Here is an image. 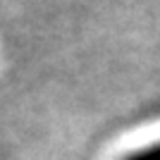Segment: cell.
I'll return each mask as SVG.
<instances>
[{
	"instance_id": "cell-1",
	"label": "cell",
	"mask_w": 160,
	"mask_h": 160,
	"mask_svg": "<svg viewBox=\"0 0 160 160\" xmlns=\"http://www.w3.org/2000/svg\"><path fill=\"white\" fill-rule=\"evenodd\" d=\"M124 160H160V141L146 148H139V151H132Z\"/></svg>"
}]
</instances>
